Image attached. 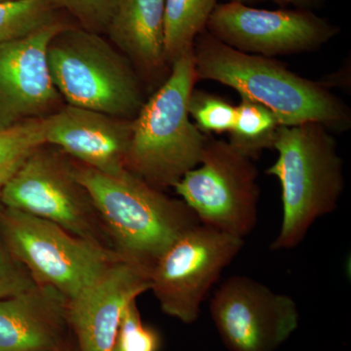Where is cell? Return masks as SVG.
Segmentation results:
<instances>
[{
  "mask_svg": "<svg viewBox=\"0 0 351 351\" xmlns=\"http://www.w3.org/2000/svg\"><path fill=\"white\" fill-rule=\"evenodd\" d=\"M193 53L198 80L221 83L262 104L282 126L315 122L332 133L350 129V108L341 99L274 58L234 49L207 31L196 38Z\"/></svg>",
  "mask_w": 351,
  "mask_h": 351,
  "instance_id": "cell-1",
  "label": "cell"
},
{
  "mask_svg": "<svg viewBox=\"0 0 351 351\" xmlns=\"http://www.w3.org/2000/svg\"><path fill=\"white\" fill-rule=\"evenodd\" d=\"M206 31L241 52L274 58L320 49L341 29L313 10H267L228 1L216 6Z\"/></svg>",
  "mask_w": 351,
  "mask_h": 351,
  "instance_id": "cell-10",
  "label": "cell"
},
{
  "mask_svg": "<svg viewBox=\"0 0 351 351\" xmlns=\"http://www.w3.org/2000/svg\"><path fill=\"white\" fill-rule=\"evenodd\" d=\"M45 119L0 128V193L27 156L45 144Z\"/></svg>",
  "mask_w": 351,
  "mask_h": 351,
  "instance_id": "cell-20",
  "label": "cell"
},
{
  "mask_svg": "<svg viewBox=\"0 0 351 351\" xmlns=\"http://www.w3.org/2000/svg\"><path fill=\"white\" fill-rule=\"evenodd\" d=\"M36 285L29 270L11 250L0 225V300Z\"/></svg>",
  "mask_w": 351,
  "mask_h": 351,
  "instance_id": "cell-24",
  "label": "cell"
},
{
  "mask_svg": "<svg viewBox=\"0 0 351 351\" xmlns=\"http://www.w3.org/2000/svg\"><path fill=\"white\" fill-rule=\"evenodd\" d=\"M217 5V0H165L164 53L170 68L176 60L193 51Z\"/></svg>",
  "mask_w": 351,
  "mask_h": 351,
  "instance_id": "cell-17",
  "label": "cell"
},
{
  "mask_svg": "<svg viewBox=\"0 0 351 351\" xmlns=\"http://www.w3.org/2000/svg\"><path fill=\"white\" fill-rule=\"evenodd\" d=\"M133 120L64 104L46 117L45 144L108 175L126 170Z\"/></svg>",
  "mask_w": 351,
  "mask_h": 351,
  "instance_id": "cell-14",
  "label": "cell"
},
{
  "mask_svg": "<svg viewBox=\"0 0 351 351\" xmlns=\"http://www.w3.org/2000/svg\"><path fill=\"white\" fill-rule=\"evenodd\" d=\"M189 117L204 135L230 133L237 114V107L217 95L193 88L189 99Z\"/></svg>",
  "mask_w": 351,
  "mask_h": 351,
  "instance_id": "cell-21",
  "label": "cell"
},
{
  "mask_svg": "<svg viewBox=\"0 0 351 351\" xmlns=\"http://www.w3.org/2000/svg\"><path fill=\"white\" fill-rule=\"evenodd\" d=\"M197 82L191 51L176 60L133 119L126 170L160 191L174 188L200 162L208 136L191 122L188 110Z\"/></svg>",
  "mask_w": 351,
  "mask_h": 351,
  "instance_id": "cell-4",
  "label": "cell"
},
{
  "mask_svg": "<svg viewBox=\"0 0 351 351\" xmlns=\"http://www.w3.org/2000/svg\"><path fill=\"white\" fill-rule=\"evenodd\" d=\"M0 225L11 250L34 282L73 300L120 261L112 252L51 221L0 204Z\"/></svg>",
  "mask_w": 351,
  "mask_h": 351,
  "instance_id": "cell-7",
  "label": "cell"
},
{
  "mask_svg": "<svg viewBox=\"0 0 351 351\" xmlns=\"http://www.w3.org/2000/svg\"><path fill=\"white\" fill-rule=\"evenodd\" d=\"M230 1L239 2L245 5L262 1H271L281 7H293V8L315 11L316 9L323 6L325 0H230Z\"/></svg>",
  "mask_w": 351,
  "mask_h": 351,
  "instance_id": "cell-25",
  "label": "cell"
},
{
  "mask_svg": "<svg viewBox=\"0 0 351 351\" xmlns=\"http://www.w3.org/2000/svg\"><path fill=\"white\" fill-rule=\"evenodd\" d=\"M210 313L230 351H276L299 327L290 295L245 276L226 279L210 301Z\"/></svg>",
  "mask_w": 351,
  "mask_h": 351,
  "instance_id": "cell-11",
  "label": "cell"
},
{
  "mask_svg": "<svg viewBox=\"0 0 351 351\" xmlns=\"http://www.w3.org/2000/svg\"><path fill=\"white\" fill-rule=\"evenodd\" d=\"M122 262L151 276L165 251L200 223L182 199L171 197L129 171L108 175L73 160Z\"/></svg>",
  "mask_w": 351,
  "mask_h": 351,
  "instance_id": "cell-2",
  "label": "cell"
},
{
  "mask_svg": "<svg viewBox=\"0 0 351 351\" xmlns=\"http://www.w3.org/2000/svg\"><path fill=\"white\" fill-rule=\"evenodd\" d=\"M57 11L64 10L86 31L104 34L110 14V0H45Z\"/></svg>",
  "mask_w": 351,
  "mask_h": 351,
  "instance_id": "cell-23",
  "label": "cell"
},
{
  "mask_svg": "<svg viewBox=\"0 0 351 351\" xmlns=\"http://www.w3.org/2000/svg\"><path fill=\"white\" fill-rule=\"evenodd\" d=\"M173 189L201 225L243 239L257 226V167L226 141L208 136L199 164Z\"/></svg>",
  "mask_w": 351,
  "mask_h": 351,
  "instance_id": "cell-8",
  "label": "cell"
},
{
  "mask_svg": "<svg viewBox=\"0 0 351 351\" xmlns=\"http://www.w3.org/2000/svg\"><path fill=\"white\" fill-rule=\"evenodd\" d=\"M160 346V334L145 324L138 311L137 300H133L122 313L112 351H159Z\"/></svg>",
  "mask_w": 351,
  "mask_h": 351,
  "instance_id": "cell-22",
  "label": "cell"
},
{
  "mask_svg": "<svg viewBox=\"0 0 351 351\" xmlns=\"http://www.w3.org/2000/svg\"><path fill=\"white\" fill-rule=\"evenodd\" d=\"M165 0H110L105 34L128 58L145 89L154 91L169 75L164 53Z\"/></svg>",
  "mask_w": 351,
  "mask_h": 351,
  "instance_id": "cell-16",
  "label": "cell"
},
{
  "mask_svg": "<svg viewBox=\"0 0 351 351\" xmlns=\"http://www.w3.org/2000/svg\"><path fill=\"white\" fill-rule=\"evenodd\" d=\"M68 301L36 284L0 300V351H57L73 337Z\"/></svg>",
  "mask_w": 351,
  "mask_h": 351,
  "instance_id": "cell-15",
  "label": "cell"
},
{
  "mask_svg": "<svg viewBox=\"0 0 351 351\" xmlns=\"http://www.w3.org/2000/svg\"><path fill=\"white\" fill-rule=\"evenodd\" d=\"M274 149L278 157L265 173L280 182L282 221L270 250H291L317 219L338 208L343 162L332 132L315 122L281 126Z\"/></svg>",
  "mask_w": 351,
  "mask_h": 351,
  "instance_id": "cell-3",
  "label": "cell"
},
{
  "mask_svg": "<svg viewBox=\"0 0 351 351\" xmlns=\"http://www.w3.org/2000/svg\"><path fill=\"white\" fill-rule=\"evenodd\" d=\"M2 1H7V0H0V2H2Z\"/></svg>",
  "mask_w": 351,
  "mask_h": 351,
  "instance_id": "cell-28",
  "label": "cell"
},
{
  "mask_svg": "<svg viewBox=\"0 0 351 351\" xmlns=\"http://www.w3.org/2000/svg\"><path fill=\"white\" fill-rule=\"evenodd\" d=\"M230 143L234 149L254 159L265 149H274L281 124L271 110L262 104L240 96Z\"/></svg>",
  "mask_w": 351,
  "mask_h": 351,
  "instance_id": "cell-18",
  "label": "cell"
},
{
  "mask_svg": "<svg viewBox=\"0 0 351 351\" xmlns=\"http://www.w3.org/2000/svg\"><path fill=\"white\" fill-rule=\"evenodd\" d=\"M0 204L51 221L114 253L89 191L76 178L73 159L53 145H39L27 156L2 189Z\"/></svg>",
  "mask_w": 351,
  "mask_h": 351,
  "instance_id": "cell-6",
  "label": "cell"
},
{
  "mask_svg": "<svg viewBox=\"0 0 351 351\" xmlns=\"http://www.w3.org/2000/svg\"><path fill=\"white\" fill-rule=\"evenodd\" d=\"M68 23L61 21L27 38L0 44V128L45 119L64 105L48 66L50 41Z\"/></svg>",
  "mask_w": 351,
  "mask_h": 351,
  "instance_id": "cell-12",
  "label": "cell"
},
{
  "mask_svg": "<svg viewBox=\"0 0 351 351\" xmlns=\"http://www.w3.org/2000/svg\"><path fill=\"white\" fill-rule=\"evenodd\" d=\"M149 277L117 261L66 304L69 330L78 351H112L124 308L149 291Z\"/></svg>",
  "mask_w": 351,
  "mask_h": 351,
  "instance_id": "cell-13",
  "label": "cell"
},
{
  "mask_svg": "<svg viewBox=\"0 0 351 351\" xmlns=\"http://www.w3.org/2000/svg\"><path fill=\"white\" fill-rule=\"evenodd\" d=\"M47 59L66 105L133 120L147 100L133 64L103 34L69 25L50 41Z\"/></svg>",
  "mask_w": 351,
  "mask_h": 351,
  "instance_id": "cell-5",
  "label": "cell"
},
{
  "mask_svg": "<svg viewBox=\"0 0 351 351\" xmlns=\"http://www.w3.org/2000/svg\"><path fill=\"white\" fill-rule=\"evenodd\" d=\"M348 69H350V66L348 69V64H346L343 68L339 69L334 75H332L330 77H326L325 82H319L328 88V89L331 86L343 87L346 89L348 88V83L350 85V82H348Z\"/></svg>",
  "mask_w": 351,
  "mask_h": 351,
  "instance_id": "cell-26",
  "label": "cell"
},
{
  "mask_svg": "<svg viewBox=\"0 0 351 351\" xmlns=\"http://www.w3.org/2000/svg\"><path fill=\"white\" fill-rule=\"evenodd\" d=\"M57 351H78L77 346H76L73 337H71V338L69 339V341Z\"/></svg>",
  "mask_w": 351,
  "mask_h": 351,
  "instance_id": "cell-27",
  "label": "cell"
},
{
  "mask_svg": "<svg viewBox=\"0 0 351 351\" xmlns=\"http://www.w3.org/2000/svg\"><path fill=\"white\" fill-rule=\"evenodd\" d=\"M61 21L45 0L0 2V44L27 38Z\"/></svg>",
  "mask_w": 351,
  "mask_h": 351,
  "instance_id": "cell-19",
  "label": "cell"
},
{
  "mask_svg": "<svg viewBox=\"0 0 351 351\" xmlns=\"http://www.w3.org/2000/svg\"><path fill=\"white\" fill-rule=\"evenodd\" d=\"M245 239L205 225L189 228L152 269L149 291L166 315L193 324L208 293L237 257Z\"/></svg>",
  "mask_w": 351,
  "mask_h": 351,
  "instance_id": "cell-9",
  "label": "cell"
}]
</instances>
